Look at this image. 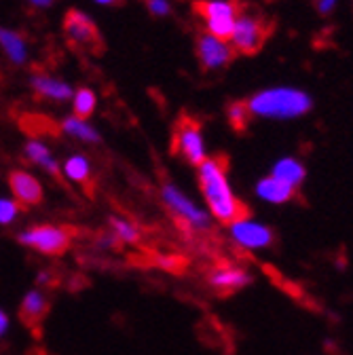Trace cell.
Masks as SVG:
<instances>
[{"label": "cell", "mask_w": 353, "mask_h": 355, "mask_svg": "<svg viewBox=\"0 0 353 355\" xmlns=\"http://www.w3.org/2000/svg\"><path fill=\"white\" fill-rule=\"evenodd\" d=\"M197 169H199L201 193L216 220L231 227L233 222L250 218V209L231 191L227 178V165L223 159H205Z\"/></svg>", "instance_id": "cell-1"}, {"label": "cell", "mask_w": 353, "mask_h": 355, "mask_svg": "<svg viewBox=\"0 0 353 355\" xmlns=\"http://www.w3.org/2000/svg\"><path fill=\"white\" fill-rule=\"evenodd\" d=\"M252 116L273 119V121H290L298 119L311 110V96L296 87H269L254 94L246 102Z\"/></svg>", "instance_id": "cell-2"}, {"label": "cell", "mask_w": 353, "mask_h": 355, "mask_svg": "<svg viewBox=\"0 0 353 355\" xmlns=\"http://www.w3.org/2000/svg\"><path fill=\"white\" fill-rule=\"evenodd\" d=\"M195 11L199 13V17H203L207 34L223 40L231 38L235 19L239 15L235 0H201L195 5Z\"/></svg>", "instance_id": "cell-3"}, {"label": "cell", "mask_w": 353, "mask_h": 355, "mask_svg": "<svg viewBox=\"0 0 353 355\" xmlns=\"http://www.w3.org/2000/svg\"><path fill=\"white\" fill-rule=\"evenodd\" d=\"M171 153L182 157L187 163L199 167L207 157H205V144L201 136V127L195 119L182 116L173 127L171 136Z\"/></svg>", "instance_id": "cell-4"}, {"label": "cell", "mask_w": 353, "mask_h": 355, "mask_svg": "<svg viewBox=\"0 0 353 355\" xmlns=\"http://www.w3.org/2000/svg\"><path fill=\"white\" fill-rule=\"evenodd\" d=\"M161 199L165 203V207L178 218V222L187 225L189 231H207L209 229V216L199 209L178 187L165 182L161 187Z\"/></svg>", "instance_id": "cell-5"}, {"label": "cell", "mask_w": 353, "mask_h": 355, "mask_svg": "<svg viewBox=\"0 0 353 355\" xmlns=\"http://www.w3.org/2000/svg\"><path fill=\"white\" fill-rule=\"evenodd\" d=\"M19 243H24L30 250H36L45 256H62L72 241V235L64 227H53V225H38L30 227L19 233Z\"/></svg>", "instance_id": "cell-6"}, {"label": "cell", "mask_w": 353, "mask_h": 355, "mask_svg": "<svg viewBox=\"0 0 353 355\" xmlns=\"http://www.w3.org/2000/svg\"><path fill=\"white\" fill-rule=\"evenodd\" d=\"M264 38H267V26L258 15L252 13H239L233 26V34L229 38L231 47L239 53L254 55L260 51Z\"/></svg>", "instance_id": "cell-7"}, {"label": "cell", "mask_w": 353, "mask_h": 355, "mask_svg": "<svg viewBox=\"0 0 353 355\" xmlns=\"http://www.w3.org/2000/svg\"><path fill=\"white\" fill-rule=\"evenodd\" d=\"M64 32H66L68 42L80 51H98L102 47V38H100L96 24L76 9L66 13Z\"/></svg>", "instance_id": "cell-8"}, {"label": "cell", "mask_w": 353, "mask_h": 355, "mask_svg": "<svg viewBox=\"0 0 353 355\" xmlns=\"http://www.w3.org/2000/svg\"><path fill=\"white\" fill-rule=\"evenodd\" d=\"M235 55V49L231 47L229 40L216 38L207 32H203L197 38V58L203 66V70H223L231 64Z\"/></svg>", "instance_id": "cell-9"}, {"label": "cell", "mask_w": 353, "mask_h": 355, "mask_svg": "<svg viewBox=\"0 0 353 355\" xmlns=\"http://www.w3.org/2000/svg\"><path fill=\"white\" fill-rule=\"evenodd\" d=\"M250 282H252V277L246 269H241V266H231V264L216 266V269H212L207 275V284L212 286V290H216L223 296L246 288Z\"/></svg>", "instance_id": "cell-10"}, {"label": "cell", "mask_w": 353, "mask_h": 355, "mask_svg": "<svg viewBox=\"0 0 353 355\" xmlns=\"http://www.w3.org/2000/svg\"><path fill=\"white\" fill-rule=\"evenodd\" d=\"M9 189L13 193V199L21 207H34L42 201V187L36 178L24 169H15L9 175Z\"/></svg>", "instance_id": "cell-11"}, {"label": "cell", "mask_w": 353, "mask_h": 355, "mask_svg": "<svg viewBox=\"0 0 353 355\" xmlns=\"http://www.w3.org/2000/svg\"><path fill=\"white\" fill-rule=\"evenodd\" d=\"M231 237L248 248V250H256V248H267L273 243V231L267 229L264 225H258V222H250V218L233 222L231 225Z\"/></svg>", "instance_id": "cell-12"}, {"label": "cell", "mask_w": 353, "mask_h": 355, "mask_svg": "<svg viewBox=\"0 0 353 355\" xmlns=\"http://www.w3.org/2000/svg\"><path fill=\"white\" fill-rule=\"evenodd\" d=\"M30 85H32L34 92L45 100L66 102L72 98V87L68 83H64L62 78H55L49 74H34L30 78Z\"/></svg>", "instance_id": "cell-13"}, {"label": "cell", "mask_w": 353, "mask_h": 355, "mask_svg": "<svg viewBox=\"0 0 353 355\" xmlns=\"http://www.w3.org/2000/svg\"><path fill=\"white\" fill-rule=\"evenodd\" d=\"M47 313H49V298L40 290H32L24 296L21 309H19V318L24 324H28L30 328H36L45 320Z\"/></svg>", "instance_id": "cell-14"}, {"label": "cell", "mask_w": 353, "mask_h": 355, "mask_svg": "<svg viewBox=\"0 0 353 355\" xmlns=\"http://www.w3.org/2000/svg\"><path fill=\"white\" fill-rule=\"evenodd\" d=\"M0 49H3L5 55H7L13 64H17V66H21V64L28 62V42H26V38H24L19 32H15V30L0 28Z\"/></svg>", "instance_id": "cell-15"}, {"label": "cell", "mask_w": 353, "mask_h": 355, "mask_svg": "<svg viewBox=\"0 0 353 355\" xmlns=\"http://www.w3.org/2000/svg\"><path fill=\"white\" fill-rule=\"evenodd\" d=\"M256 193H258V197H262L269 203H288L296 197V189L284 184L282 180H277V178H273V175L262 178L256 187Z\"/></svg>", "instance_id": "cell-16"}, {"label": "cell", "mask_w": 353, "mask_h": 355, "mask_svg": "<svg viewBox=\"0 0 353 355\" xmlns=\"http://www.w3.org/2000/svg\"><path fill=\"white\" fill-rule=\"evenodd\" d=\"M273 178L282 180L284 184L292 187V189H298L304 180V167L300 161L292 159V157H286V159H279L275 165H273Z\"/></svg>", "instance_id": "cell-17"}, {"label": "cell", "mask_w": 353, "mask_h": 355, "mask_svg": "<svg viewBox=\"0 0 353 355\" xmlns=\"http://www.w3.org/2000/svg\"><path fill=\"white\" fill-rule=\"evenodd\" d=\"M24 155H26V159H28L30 163L42 167L47 173H51V175H58V173H60L58 161L53 159L51 150H49L45 144H42L40 140H30V142L26 144V148H24Z\"/></svg>", "instance_id": "cell-18"}, {"label": "cell", "mask_w": 353, "mask_h": 355, "mask_svg": "<svg viewBox=\"0 0 353 355\" xmlns=\"http://www.w3.org/2000/svg\"><path fill=\"white\" fill-rule=\"evenodd\" d=\"M62 129H64L66 136L76 138V140H80V142H87V144H98V142H100V133H98V129H96L94 125L87 123L85 119H78V116H74V114L68 116V119H64Z\"/></svg>", "instance_id": "cell-19"}, {"label": "cell", "mask_w": 353, "mask_h": 355, "mask_svg": "<svg viewBox=\"0 0 353 355\" xmlns=\"http://www.w3.org/2000/svg\"><path fill=\"white\" fill-rule=\"evenodd\" d=\"M64 173H66L68 180H72L76 184H87L92 180V163L80 155L70 157L64 163Z\"/></svg>", "instance_id": "cell-20"}, {"label": "cell", "mask_w": 353, "mask_h": 355, "mask_svg": "<svg viewBox=\"0 0 353 355\" xmlns=\"http://www.w3.org/2000/svg\"><path fill=\"white\" fill-rule=\"evenodd\" d=\"M96 104H98V98L92 89L87 87H80L72 94V108H74V116L78 119H89L96 110Z\"/></svg>", "instance_id": "cell-21"}, {"label": "cell", "mask_w": 353, "mask_h": 355, "mask_svg": "<svg viewBox=\"0 0 353 355\" xmlns=\"http://www.w3.org/2000/svg\"><path fill=\"white\" fill-rule=\"evenodd\" d=\"M110 229H112V235L119 243H138L140 241L138 227H134L125 218H110Z\"/></svg>", "instance_id": "cell-22"}, {"label": "cell", "mask_w": 353, "mask_h": 355, "mask_svg": "<svg viewBox=\"0 0 353 355\" xmlns=\"http://www.w3.org/2000/svg\"><path fill=\"white\" fill-rule=\"evenodd\" d=\"M229 121H231V125L235 127V129H246V125H248V121H250V110H248V106H246V102H235V104H231L229 106Z\"/></svg>", "instance_id": "cell-23"}, {"label": "cell", "mask_w": 353, "mask_h": 355, "mask_svg": "<svg viewBox=\"0 0 353 355\" xmlns=\"http://www.w3.org/2000/svg\"><path fill=\"white\" fill-rule=\"evenodd\" d=\"M19 205L15 199H0V225H11L17 218Z\"/></svg>", "instance_id": "cell-24"}, {"label": "cell", "mask_w": 353, "mask_h": 355, "mask_svg": "<svg viewBox=\"0 0 353 355\" xmlns=\"http://www.w3.org/2000/svg\"><path fill=\"white\" fill-rule=\"evenodd\" d=\"M146 7H148V13L153 17H165L171 13L169 0H146Z\"/></svg>", "instance_id": "cell-25"}, {"label": "cell", "mask_w": 353, "mask_h": 355, "mask_svg": "<svg viewBox=\"0 0 353 355\" xmlns=\"http://www.w3.org/2000/svg\"><path fill=\"white\" fill-rule=\"evenodd\" d=\"M338 5V0H316V9L320 15H330Z\"/></svg>", "instance_id": "cell-26"}, {"label": "cell", "mask_w": 353, "mask_h": 355, "mask_svg": "<svg viewBox=\"0 0 353 355\" xmlns=\"http://www.w3.org/2000/svg\"><path fill=\"white\" fill-rule=\"evenodd\" d=\"M7 330H9V318H7V313L0 311V336H3Z\"/></svg>", "instance_id": "cell-27"}, {"label": "cell", "mask_w": 353, "mask_h": 355, "mask_svg": "<svg viewBox=\"0 0 353 355\" xmlns=\"http://www.w3.org/2000/svg\"><path fill=\"white\" fill-rule=\"evenodd\" d=\"M32 7H38V9H45V7H51L53 0H28Z\"/></svg>", "instance_id": "cell-28"}, {"label": "cell", "mask_w": 353, "mask_h": 355, "mask_svg": "<svg viewBox=\"0 0 353 355\" xmlns=\"http://www.w3.org/2000/svg\"><path fill=\"white\" fill-rule=\"evenodd\" d=\"M96 3H98V5H106V7H108V5H117L119 0H96Z\"/></svg>", "instance_id": "cell-29"}]
</instances>
